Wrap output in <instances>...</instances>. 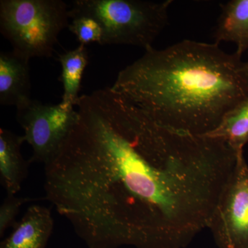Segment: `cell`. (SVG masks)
Here are the masks:
<instances>
[{
	"label": "cell",
	"mask_w": 248,
	"mask_h": 248,
	"mask_svg": "<svg viewBox=\"0 0 248 248\" xmlns=\"http://www.w3.org/2000/svg\"><path fill=\"white\" fill-rule=\"evenodd\" d=\"M24 137L6 129H0V180L7 195H16L21 190L29 173L30 161L21 153Z\"/></svg>",
	"instance_id": "9c48e42d"
},
{
	"label": "cell",
	"mask_w": 248,
	"mask_h": 248,
	"mask_svg": "<svg viewBox=\"0 0 248 248\" xmlns=\"http://www.w3.org/2000/svg\"><path fill=\"white\" fill-rule=\"evenodd\" d=\"M53 227L50 209L31 205L15 225L11 234L1 241L0 248H46Z\"/></svg>",
	"instance_id": "ba28073f"
},
{
	"label": "cell",
	"mask_w": 248,
	"mask_h": 248,
	"mask_svg": "<svg viewBox=\"0 0 248 248\" xmlns=\"http://www.w3.org/2000/svg\"><path fill=\"white\" fill-rule=\"evenodd\" d=\"M33 201L31 198L17 197L14 195H7L0 207V236H4L8 228H14L16 221V217L21 207L24 203Z\"/></svg>",
	"instance_id": "5bb4252c"
},
{
	"label": "cell",
	"mask_w": 248,
	"mask_h": 248,
	"mask_svg": "<svg viewBox=\"0 0 248 248\" xmlns=\"http://www.w3.org/2000/svg\"><path fill=\"white\" fill-rule=\"evenodd\" d=\"M79 120L76 108L43 104L31 99L17 108L24 140L32 149L30 163L48 164L55 157Z\"/></svg>",
	"instance_id": "5b68a950"
},
{
	"label": "cell",
	"mask_w": 248,
	"mask_h": 248,
	"mask_svg": "<svg viewBox=\"0 0 248 248\" xmlns=\"http://www.w3.org/2000/svg\"><path fill=\"white\" fill-rule=\"evenodd\" d=\"M70 31L76 36L80 45L86 46L102 42L103 30L99 22L92 17H78L72 19L68 25Z\"/></svg>",
	"instance_id": "4fadbf2b"
},
{
	"label": "cell",
	"mask_w": 248,
	"mask_h": 248,
	"mask_svg": "<svg viewBox=\"0 0 248 248\" xmlns=\"http://www.w3.org/2000/svg\"><path fill=\"white\" fill-rule=\"evenodd\" d=\"M68 13L62 0H1L0 31L24 58H50Z\"/></svg>",
	"instance_id": "277c9868"
},
{
	"label": "cell",
	"mask_w": 248,
	"mask_h": 248,
	"mask_svg": "<svg viewBox=\"0 0 248 248\" xmlns=\"http://www.w3.org/2000/svg\"><path fill=\"white\" fill-rule=\"evenodd\" d=\"M213 37L215 43L231 42L236 46V53H248V0H231L221 4Z\"/></svg>",
	"instance_id": "30bf717a"
},
{
	"label": "cell",
	"mask_w": 248,
	"mask_h": 248,
	"mask_svg": "<svg viewBox=\"0 0 248 248\" xmlns=\"http://www.w3.org/2000/svg\"><path fill=\"white\" fill-rule=\"evenodd\" d=\"M218 248H248V164L238 155L208 227Z\"/></svg>",
	"instance_id": "8992f818"
},
{
	"label": "cell",
	"mask_w": 248,
	"mask_h": 248,
	"mask_svg": "<svg viewBox=\"0 0 248 248\" xmlns=\"http://www.w3.org/2000/svg\"><path fill=\"white\" fill-rule=\"evenodd\" d=\"M62 66L60 81L63 84L62 104L66 107H76L80 96L81 79L89 63V51L86 46L79 45L73 50L59 55Z\"/></svg>",
	"instance_id": "8fae6325"
},
{
	"label": "cell",
	"mask_w": 248,
	"mask_h": 248,
	"mask_svg": "<svg viewBox=\"0 0 248 248\" xmlns=\"http://www.w3.org/2000/svg\"><path fill=\"white\" fill-rule=\"evenodd\" d=\"M172 1L141 0H76L69 9L70 19L92 17L103 30L101 45H124L145 50L169 24Z\"/></svg>",
	"instance_id": "3957f363"
},
{
	"label": "cell",
	"mask_w": 248,
	"mask_h": 248,
	"mask_svg": "<svg viewBox=\"0 0 248 248\" xmlns=\"http://www.w3.org/2000/svg\"><path fill=\"white\" fill-rule=\"evenodd\" d=\"M243 73H244L245 78L248 84V60L247 62H244V66H243Z\"/></svg>",
	"instance_id": "9a60e30c"
},
{
	"label": "cell",
	"mask_w": 248,
	"mask_h": 248,
	"mask_svg": "<svg viewBox=\"0 0 248 248\" xmlns=\"http://www.w3.org/2000/svg\"><path fill=\"white\" fill-rule=\"evenodd\" d=\"M145 51L111 88L168 128L208 135L248 95L242 56L218 44L185 40Z\"/></svg>",
	"instance_id": "7a4b0ae2"
},
{
	"label": "cell",
	"mask_w": 248,
	"mask_h": 248,
	"mask_svg": "<svg viewBox=\"0 0 248 248\" xmlns=\"http://www.w3.org/2000/svg\"><path fill=\"white\" fill-rule=\"evenodd\" d=\"M207 136L221 140L237 155L244 153L248 143V95L230 110Z\"/></svg>",
	"instance_id": "7c38bea8"
},
{
	"label": "cell",
	"mask_w": 248,
	"mask_h": 248,
	"mask_svg": "<svg viewBox=\"0 0 248 248\" xmlns=\"http://www.w3.org/2000/svg\"><path fill=\"white\" fill-rule=\"evenodd\" d=\"M30 60L12 51L0 53V104L18 108L31 100Z\"/></svg>",
	"instance_id": "52a82bcc"
},
{
	"label": "cell",
	"mask_w": 248,
	"mask_h": 248,
	"mask_svg": "<svg viewBox=\"0 0 248 248\" xmlns=\"http://www.w3.org/2000/svg\"><path fill=\"white\" fill-rule=\"evenodd\" d=\"M76 109L46 166L47 200L89 248L187 247L208 227L236 153L158 124L110 86Z\"/></svg>",
	"instance_id": "6da1fadb"
}]
</instances>
